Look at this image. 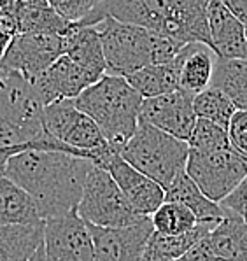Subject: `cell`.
<instances>
[{
    "mask_svg": "<svg viewBox=\"0 0 247 261\" xmlns=\"http://www.w3.org/2000/svg\"><path fill=\"white\" fill-rule=\"evenodd\" d=\"M97 163L88 156L62 149H26L11 154L6 175L35 198L42 219L77 211L90 170Z\"/></svg>",
    "mask_w": 247,
    "mask_h": 261,
    "instance_id": "1",
    "label": "cell"
},
{
    "mask_svg": "<svg viewBox=\"0 0 247 261\" xmlns=\"http://www.w3.org/2000/svg\"><path fill=\"white\" fill-rule=\"evenodd\" d=\"M209 0H100L75 25H95L103 16L142 25L175 41L210 46L207 27Z\"/></svg>",
    "mask_w": 247,
    "mask_h": 261,
    "instance_id": "2",
    "label": "cell"
},
{
    "mask_svg": "<svg viewBox=\"0 0 247 261\" xmlns=\"http://www.w3.org/2000/svg\"><path fill=\"white\" fill-rule=\"evenodd\" d=\"M42 107L26 79L16 72H0V152L7 158L26 149H62L79 154L47 134Z\"/></svg>",
    "mask_w": 247,
    "mask_h": 261,
    "instance_id": "3",
    "label": "cell"
},
{
    "mask_svg": "<svg viewBox=\"0 0 247 261\" xmlns=\"http://www.w3.org/2000/svg\"><path fill=\"white\" fill-rule=\"evenodd\" d=\"M100 35L105 74L128 75L141 67L172 60L184 44L142 25L103 16L93 25Z\"/></svg>",
    "mask_w": 247,
    "mask_h": 261,
    "instance_id": "4",
    "label": "cell"
},
{
    "mask_svg": "<svg viewBox=\"0 0 247 261\" xmlns=\"http://www.w3.org/2000/svg\"><path fill=\"white\" fill-rule=\"evenodd\" d=\"M86 112L113 147L121 151L139 124L142 95L123 75L103 74L74 98Z\"/></svg>",
    "mask_w": 247,
    "mask_h": 261,
    "instance_id": "5",
    "label": "cell"
},
{
    "mask_svg": "<svg viewBox=\"0 0 247 261\" xmlns=\"http://www.w3.org/2000/svg\"><path fill=\"white\" fill-rule=\"evenodd\" d=\"M188 152V140L177 139L139 119L137 128L123 144L119 154L142 174L167 188L179 172L186 170Z\"/></svg>",
    "mask_w": 247,
    "mask_h": 261,
    "instance_id": "6",
    "label": "cell"
},
{
    "mask_svg": "<svg viewBox=\"0 0 247 261\" xmlns=\"http://www.w3.org/2000/svg\"><path fill=\"white\" fill-rule=\"evenodd\" d=\"M42 119L51 137L63 146L72 147L79 154L91 158L103 168L119 152L107 142L98 124L75 106L74 98H62L46 103L42 107Z\"/></svg>",
    "mask_w": 247,
    "mask_h": 261,
    "instance_id": "7",
    "label": "cell"
},
{
    "mask_svg": "<svg viewBox=\"0 0 247 261\" xmlns=\"http://www.w3.org/2000/svg\"><path fill=\"white\" fill-rule=\"evenodd\" d=\"M77 214L97 226H126L146 218L130 205L113 175L100 165H93L88 174Z\"/></svg>",
    "mask_w": 247,
    "mask_h": 261,
    "instance_id": "8",
    "label": "cell"
},
{
    "mask_svg": "<svg viewBox=\"0 0 247 261\" xmlns=\"http://www.w3.org/2000/svg\"><path fill=\"white\" fill-rule=\"evenodd\" d=\"M186 172L204 195L214 202H221L247 174V158L233 146L216 149L189 147Z\"/></svg>",
    "mask_w": 247,
    "mask_h": 261,
    "instance_id": "9",
    "label": "cell"
},
{
    "mask_svg": "<svg viewBox=\"0 0 247 261\" xmlns=\"http://www.w3.org/2000/svg\"><path fill=\"white\" fill-rule=\"evenodd\" d=\"M65 34L16 32L0 56V72H16L32 81L63 53Z\"/></svg>",
    "mask_w": 247,
    "mask_h": 261,
    "instance_id": "10",
    "label": "cell"
},
{
    "mask_svg": "<svg viewBox=\"0 0 247 261\" xmlns=\"http://www.w3.org/2000/svg\"><path fill=\"white\" fill-rule=\"evenodd\" d=\"M44 258L62 261L95 259L93 240L88 223L77 211L44 219Z\"/></svg>",
    "mask_w": 247,
    "mask_h": 261,
    "instance_id": "11",
    "label": "cell"
},
{
    "mask_svg": "<svg viewBox=\"0 0 247 261\" xmlns=\"http://www.w3.org/2000/svg\"><path fill=\"white\" fill-rule=\"evenodd\" d=\"M97 261H142V254L154 231L151 216L126 226L88 224Z\"/></svg>",
    "mask_w": 247,
    "mask_h": 261,
    "instance_id": "12",
    "label": "cell"
},
{
    "mask_svg": "<svg viewBox=\"0 0 247 261\" xmlns=\"http://www.w3.org/2000/svg\"><path fill=\"white\" fill-rule=\"evenodd\" d=\"M139 119L177 139L188 140L195 121H197V114L193 109V95L177 88L169 93L142 98Z\"/></svg>",
    "mask_w": 247,
    "mask_h": 261,
    "instance_id": "13",
    "label": "cell"
},
{
    "mask_svg": "<svg viewBox=\"0 0 247 261\" xmlns=\"http://www.w3.org/2000/svg\"><path fill=\"white\" fill-rule=\"evenodd\" d=\"M97 79L100 77L75 63L65 53H62L46 70H42L37 77L29 83L39 102L46 106L54 100L75 98Z\"/></svg>",
    "mask_w": 247,
    "mask_h": 261,
    "instance_id": "14",
    "label": "cell"
},
{
    "mask_svg": "<svg viewBox=\"0 0 247 261\" xmlns=\"http://www.w3.org/2000/svg\"><path fill=\"white\" fill-rule=\"evenodd\" d=\"M107 172L116 180L130 205L142 216H151L165 202V188L130 165L119 152L107 162Z\"/></svg>",
    "mask_w": 247,
    "mask_h": 261,
    "instance_id": "15",
    "label": "cell"
},
{
    "mask_svg": "<svg viewBox=\"0 0 247 261\" xmlns=\"http://www.w3.org/2000/svg\"><path fill=\"white\" fill-rule=\"evenodd\" d=\"M210 47L223 58L245 56V27L230 13L221 0H209L207 6Z\"/></svg>",
    "mask_w": 247,
    "mask_h": 261,
    "instance_id": "16",
    "label": "cell"
},
{
    "mask_svg": "<svg viewBox=\"0 0 247 261\" xmlns=\"http://www.w3.org/2000/svg\"><path fill=\"white\" fill-rule=\"evenodd\" d=\"M217 55L204 42H188L175 55L179 65V90L197 95L210 86Z\"/></svg>",
    "mask_w": 247,
    "mask_h": 261,
    "instance_id": "17",
    "label": "cell"
},
{
    "mask_svg": "<svg viewBox=\"0 0 247 261\" xmlns=\"http://www.w3.org/2000/svg\"><path fill=\"white\" fill-rule=\"evenodd\" d=\"M44 221L29 224L0 223V261H32L44 258Z\"/></svg>",
    "mask_w": 247,
    "mask_h": 261,
    "instance_id": "18",
    "label": "cell"
},
{
    "mask_svg": "<svg viewBox=\"0 0 247 261\" xmlns=\"http://www.w3.org/2000/svg\"><path fill=\"white\" fill-rule=\"evenodd\" d=\"M165 200H172L186 205L197 218V223L207 224L214 228L225 216V208L219 202H214L202 193L188 172L182 170L172 179V182L165 188Z\"/></svg>",
    "mask_w": 247,
    "mask_h": 261,
    "instance_id": "19",
    "label": "cell"
},
{
    "mask_svg": "<svg viewBox=\"0 0 247 261\" xmlns=\"http://www.w3.org/2000/svg\"><path fill=\"white\" fill-rule=\"evenodd\" d=\"M63 53L97 77L105 74V56H103L100 35L93 25L83 27L72 23L65 34Z\"/></svg>",
    "mask_w": 247,
    "mask_h": 261,
    "instance_id": "20",
    "label": "cell"
},
{
    "mask_svg": "<svg viewBox=\"0 0 247 261\" xmlns=\"http://www.w3.org/2000/svg\"><path fill=\"white\" fill-rule=\"evenodd\" d=\"M44 221L35 198L16 180L0 177V223L2 224H29Z\"/></svg>",
    "mask_w": 247,
    "mask_h": 261,
    "instance_id": "21",
    "label": "cell"
},
{
    "mask_svg": "<svg viewBox=\"0 0 247 261\" xmlns=\"http://www.w3.org/2000/svg\"><path fill=\"white\" fill-rule=\"evenodd\" d=\"M209 235L217 258L247 261V221L240 216L225 208L223 219Z\"/></svg>",
    "mask_w": 247,
    "mask_h": 261,
    "instance_id": "22",
    "label": "cell"
},
{
    "mask_svg": "<svg viewBox=\"0 0 247 261\" xmlns=\"http://www.w3.org/2000/svg\"><path fill=\"white\" fill-rule=\"evenodd\" d=\"M13 14L18 32H58L67 34L72 23L62 18L47 2L14 0Z\"/></svg>",
    "mask_w": 247,
    "mask_h": 261,
    "instance_id": "23",
    "label": "cell"
},
{
    "mask_svg": "<svg viewBox=\"0 0 247 261\" xmlns=\"http://www.w3.org/2000/svg\"><path fill=\"white\" fill-rule=\"evenodd\" d=\"M125 77L142 95V98H149V96H158L177 90L179 65L174 56L169 62L151 63V65L141 67V69L133 70Z\"/></svg>",
    "mask_w": 247,
    "mask_h": 261,
    "instance_id": "24",
    "label": "cell"
},
{
    "mask_svg": "<svg viewBox=\"0 0 247 261\" xmlns=\"http://www.w3.org/2000/svg\"><path fill=\"white\" fill-rule=\"evenodd\" d=\"M212 228L207 224L197 223L191 230L179 235H165L160 231H153L147 240V246L142 254V261H174L181 259L184 252L200 239L209 233Z\"/></svg>",
    "mask_w": 247,
    "mask_h": 261,
    "instance_id": "25",
    "label": "cell"
},
{
    "mask_svg": "<svg viewBox=\"0 0 247 261\" xmlns=\"http://www.w3.org/2000/svg\"><path fill=\"white\" fill-rule=\"evenodd\" d=\"M212 86L230 96L237 109H247V60L217 56L214 63Z\"/></svg>",
    "mask_w": 247,
    "mask_h": 261,
    "instance_id": "26",
    "label": "cell"
},
{
    "mask_svg": "<svg viewBox=\"0 0 247 261\" xmlns=\"http://www.w3.org/2000/svg\"><path fill=\"white\" fill-rule=\"evenodd\" d=\"M193 109L197 118L210 119V121L228 128V123L237 107L225 91L210 84L200 93L193 95Z\"/></svg>",
    "mask_w": 247,
    "mask_h": 261,
    "instance_id": "27",
    "label": "cell"
},
{
    "mask_svg": "<svg viewBox=\"0 0 247 261\" xmlns=\"http://www.w3.org/2000/svg\"><path fill=\"white\" fill-rule=\"evenodd\" d=\"M154 231L165 235H179L191 230L197 224V218L186 205L172 200H165L156 211L151 214Z\"/></svg>",
    "mask_w": 247,
    "mask_h": 261,
    "instance_id": "28",
    "label": "cell"
},
{
    "mask_svg": "<svg viewBox=\"0 0 247 261\" xmlns=\"http://www.w3.org/2000/svg\"><path fill=\"white\" fill-rule=\"evenodd\" d=\"M188 146L191 149H216V147L232 146V142L225 126L210 119L197 118L191 135L188 137Z\"/></svg>",
    "mask_w": 247,
    "mask_h": 261,
    "instance_id": "29",
    "label": "cell"
},
{
    "mask_svg": "<svg viewBox=\"0 0 247 261\" xmlns=\"http://www.w3.org/2000/svg\"><path fill=\"white\" fill-rule=\"evenodd\" d=\"M100 0H47L57 13L70 23L81 21Z\"/></svg>",
    "mask_w": 247,
    "mask_h": 261,
    "instance_id": "30",
    "label": "cell"
},
{
    "mask_svg": "<svg viewBox=\"0 0 247 261\" xmlns=\"http://www.w3.org/2000/svg\"><path fill=\"white\" fill-rule=\"evenodd\" d=\"M228 137L233 149L247 158V109H237L228 123Z\"/></svg>",
    "mask_w": 247,
    "mask_h": 261,
    "instance_id": "31",
    "label": "cell"
},
{
    "mask_svg": "<svg viewBox=\"0 0 247 261\" xmlns=\"http://www.w3.org/2000/svg\"><path fill=\"white\" fill-rule=\"evenodd\" d=\"M219 203L247 221V174Z\"/></svg>",
    "mask_w": 247,
    "mask_h": 261,
    "instance_id": "32",
    "label": "cell"
},
{
    "mask_svg": "<svg viewBox=\"0 0 247 261\" xmlns=\"http://www.w3.org/2000/svg\"><path fill=\"white\" fill-rule=\"evenodd\" d=\"M216 252H214L212 242H210V235H202L197 242L191 246L188 251L184 252L181 259L186 261H207V259H216Z\"/></svg>",
    "mask_w": 247,
    "mask_h": 261,
    "instance_id": "33",
    "label": "cell"
},
{
    "mask_svg": "<svg viewBox=\"0 0 247 261\" xmlns=\"http://www.w3.org/2000/svg\"><path fill=\"white\" fill-rule=\"evenodd\" d=\"M228 11L232 13L247 30V0H221Z\"/></svg>",
    "mask_w": 247,
    "mask_h": 261,
    "instance_id": "34",
    "label": "cell"
},
{
    "mask_svg": "<svg viewBox=\"0 0 247 261\" xmlns=\"http://www.w3.org/2000/svg\"><path fill=\"white\" fill-rule=\"evenodd\" d=\"M6 162H7V156L4 152H0V177L6 174Z\"/></svg>",
    "mask_w": 247,
    "mask_h": 261,
    "instance_id": "35",
    "label": "cell"
},
{
    "mask_svg": "<svg viewBox=\"0 0 247 261\" xmlns=\"http://www.w3.org/2000/svg\"><path fill=\"white\" fill-rule=\"evenodd\" d=\"M244 58L247 60V30H245V56H244Z\"/></svg>",
    "mask_w": 247,
    "mask_h": 261,
    "instance_id": "36",
    "label": "cell"
},
{
    "mask_svg": "<svg viewBox=\"0 0 247 261\" xmlns=\"http://www.w3.org/2000/svg\"><path fill=\"white\" fill-rule=\"evenodd\" d=\"M35 2H47V0H35Z\"/></svg>",
    "mask_w": 247,
    "mask_h": 261,
    "instance_id": "37",
    "label": "cell"
}]
</instances>
